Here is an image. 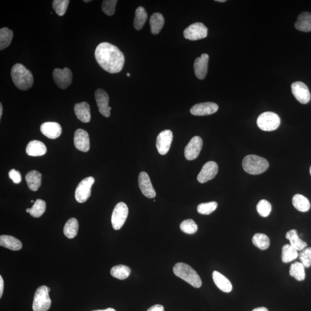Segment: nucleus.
Here are the masks:
<instances>
[{"mask_svg":"<svg viewBox=\"0 0 311 311\" xmlns=\"http://www.w3.org/2000/svg\"><path fill=\"white\" fill-rule=\"evenodd\" d=\"M95 56L98 64L108 73L117 74L122 70L125 57L115 45L107 42L100 44L96 48Z\"/></svg>","mask_w":311,"mask_h":311,"instance_id":"nucleus-1","label":"nucleus"},{"mask_svg":"<svg viewBox=\"0 0 311 311\" xmlns=\"http://www.w3.org/2000/svg\"><path fill=\"white\" fill-rule=\"evenodd\" d=\"M11 77L15 86L22 90L31 89L34 83L31 72L21 63H16L12 68Z\"/></svg>","mask_w":311,"mask_h":311,"instance_id":"nucleus-2","label":"nucleus"},{"mask_svg":"<svg viewBox=\"0 0 311 311\" xmlns=\"http://www.w3.org/2000/svg\"><path fill=\"white\" fill-rule=\"evenodd\" d=\"M175 276L180 278L190 285L194 288H199L202 285V281L200 277L193 268L185 263H178L173 268Z\"/></svg>","mask_w":311,"mask_h":311,"instance_id":"nucleus-3","label":"nucleus"},{"mask_svg":"<svg viewBox=\"0 0 311 311\" xmlns=\"http://www.w3.org/2000/svg\"><path fill=\"white\" fill-rule=\"evenodd\" d=\"M242 165L244 170L251 175L264 173L269 167L267 159L255 155L246 156L243 159Z\"/></svg>","mask_w":311,"mask_h":311,"instance_id":"nucleus-4","label":"nucleus"},{"mask_svg":"<svg viewBox=\"0 0 311 311\" xmlns=\"http://www.w3.org/2000/svg\"><path fill=\"white\" fill-rule=\"evenodd\" d=\"M50 289L42 285L36 291L33 301L32 309L34 311H47L49 310L51 301L49 293Z\"/></svg>","mask_w":311,"mask_h":311,"instance_id":"nucleus-5","label":"nucleus"},{"mask_svg":"<svg viewBox=\"0 0 311 311\" xmlns=\"http://www.w3.org/2000/svg\"><path fill=\"white\" fill-rule=\"evenodd\" d=\"M280 123V117L273 112L262 113L257 119L258 126L262 131L266 132L275 131L279 128Z\"/></svg>","mask_w":311,"mask_h":311,"instance_id":"nucleus-6","label":"nucleus"},{"mask_svg":"<svg viewBox=\"0 0 311 311\" xmlns=\"http://www.w3.org/2000/svg\"><path fill=\"white\" fill-rule=\"evenodd\" d=\"M128 207L124 202L117 204L111 216V223L115 230H119L122 227L128 218Z\"/></svg>","mask_w":311,"mask_h":311,"instance_id":"nucleus-7","label":"nucleus"},{"mask_svg":"<svg viewBox=\"0 0 311 311\" xmlns=\"http://www.w3.org/2000/svg\"><path fill=\"white\" fill-rule=\"evenodd\" d=\"M95 183L92 177H87L78 184L75 192V198L79 203L86 202L91 194V188Z\"/></svg>","mask_w":311,"mask_h":311,"instance_id":"nucleus-8","label":"nucleus"},{"mask_svg":"<svg viewBox=\"0 0 311 311\" xmlns=\"http://www.w3.org/2000/svg\"><path fill=\"white\" fill-rule=\"evenodd\" d=\"M53 77L56 85L62 89H67L71 85L73 78L72 71L68 68L54 69Z\"/></svg>","mask_w":311,"mask_h":311,"instance_id":"nucleus-9","label":"nucleus"},{"mask_svg":"<svg viewBox=\"0 0 311 311\" xmlns=\"http://www.w3.org/2000/svg\"><path fill=\"white\" fill-rule=\"evenodd\" d=\"M184 37L190 41H197L205 38L207 36V29L203 23L192 24L185 30Z\"/></svg>","mask_w":311,"mask_h":311,"instance_id":"nucleus-10","label":"nucleus"},{"mask_svg":"<svg viewBox=\"0 0 311 311\" xmlns=\"http://www.w3.org/2000/svg\"><path fill=\"white\" fill-rule=\"evenodd\" d=\"M173 140V133L170 130L160 133L156 139V148L162 155H165L170 149Z\"/></svg>","mask_w":311,"mask_h":311,"instance_id":"nucleus-11","label":"nucleus"},{"mask_svg":"<svg viewBox=\"0 0 311 311\" xmlns=\"http://www.w3.org/2000/svg\"><path fill=\"white\" fill-rule=\"evenodd\" d=\"M292 92L295 98L301 104L309 103L311 98L309 88L301 81H297L292 84Z\"/></svg>","mask_w":311,"mask_h":311,"instance_id":"nucleus-12","label":"nucleus"},{"mask_svg":"<svg viewBox=\"0 0 311 311\" xmlns=\"http://www.w3.org/2000/svg\"><path fill=\"white\" fill-rule=\"evenodd\" d=\"M96 104L100 113L108 118L110 116L111 107L109 106V96L104 90L98 89L95 93Z\"/></svg>","mask_w":311,"mask_h":311,"instance_id":"nucleus-13","label":"nucleus"},{"mask_svg":"<svg viewBox=\"0 0 311 311\" xmlns=\"http://www.w3.org/2000/svg\"><path fill=\"white\" fill-rule=\"evenodd\" d=\"M219 166L214 162H209L205 163L197 177L199 183H205L212 180L218 173Z\"/></svg>","mask_w":311,"mask_h":311,"instance_id":"nucleus-14","label":"nucleus"},{"mask_svg":"<svg viewBox=\"0 0 311 311\" xmlns=\"http://www.w3.org/2000/svg\"><path fill=\"white\" fill-rule=\"evenodd\" d=\"M202 146H203V141L200 137H193L185 148L186 159L188 161H193L197 159L200 153Z\"/></svg>","mask_w":311,"mask_h":311,"instance_id":"nucleus-15","label":"nucleus"},{"mask_svg":"<svg viewBox=\"0 0 311 311\" xmlns=\"http://www.w3.org/2000/svg\"><path fill=\"white\" fill-rule=\"evenodd\" d=\"M138 185L143 194L146 197L153 198L156 193L154 189L148 174L146 172H141L138 177Z\"/></svg>","mask_w":311,"mask_h":311,"instance_id":"nucleus-16","label":"nucleus"},{"mask_svg":"<svg viewBox=\"0 0 311 311\" xmlns=\"http://www.w3.org/2000/svg\"><path fill=\"white\" fill-rule=\"evenodd\" d=\"M218 109V105L214 103H202L192 107L190 109V113L196 116H205L216 113Z\"/></svg>","mask_w":311,"mask_h":311,"instance_id":"nucleus-17","label":"nucleus"},{"mask_svg":"<svg viewBox=\"0 0 311 311\" xmlns=\"http://www.w3.org/2000/svg\"><path fill=\"white\" fill-rule=\"evenodd\" d=\"M74 146L78 150L87 152L90 149L89 134L83 129H78L74 135Z\"/></svg>","mask_w":311,"mask_h":311,"instance_id":"nucleus-18","label":"nucleus"},{"mask_svg":"<svg viewBox=\"0 0 311 311\" xmlns=\"http://www.w3.org/2000/svg\"><path fill=\"white\" fill-rule=\"evenodd\" d=\"M209 59V55L205 53L202 54L200 57L195 59L194 63V72L196 76L199 79L203 80L206 77Z\"/></svg>","mask_w":311,"mask_h":311,"instance_id":"nucleus-19","label":"nucleus"},{"mask_svg":"<svg viewBox=\"0 0 311 311\" xmlns=\"http://www.w3.org/2000/svg\"><path fill=\"white\" fill-rule=\"evenodd\" d=\"M41 132L44 136L50 139L59 138L62 134V128L59 123L54 122H44L41 126Z\"/></svg>","mask_w":311,"mask_h":311,"instance_id":"nucleus-20","label":"nucleus"},{"mask_svg":"<svg viewBox=\"0 0 311 311\" xmlns=\"http://www.w3.org/2000/svg\"><path fill=\"white\" fill-rule=\"evenodd\" d=\"M75 116L80 121L89 123L90 121V106L87 102H81L75 104L74 107Z\"/></svg>","mask_w":311,"mask_h":311,"instance_id":"nucleus-21","label":"nucleus"},{"mask_svg":"<svg viewBox=\"0 0 311 311\" xmlns=\"http://www.w3.org/2000/svg\"><path fill=\"white\" fill-rule=\"evenodd\" d=\"M47 152V148L42 142L38 140L30 141L26 148V153L30 156H41Z\"/></svg>","mask_w":311,"mask_h":311,"instance_id":"nucleus-22","label":"nucleus"},{"mask_svg":"<svg viewBox=\"0 0 311 311\" xmlns=\"http://www.w3.org/2000/svg\"><path fill=\"white\" fill-rule=\"evenodd\" d=\"M212 276L214 283L222 291L225 293L232 291V283L224 275L219 273V271H214Z\"/></svg>","mask_w":311,"mask_h":311,"instance_id":"nucleus-23","label":"nucleus"},{"mask_svg":"<svg viewBox=\"0 0 311 311\" xmlns=\"http://www.w3.org/2000/svg\"><path fill=\"white\" fill-rule=\"evenodd\" d=\"M42 174L38 171L32 170L27 173L26 180L29 188L32 192H36L42 185Z\"/></svg>","mask_w":311,"mask_h":311,"instance_id":"nucleus-24","label":"nucleus"},{"mask_svg":"<svg viewBox=\"0 0 311 311\" xmlns=\"http://www.w3.org/2000/svg\"><path fill=\"white\" fill-rule=\"evenodd\" d=\"M295 26L298 31L305 32L311 31V14L304 12L299 15Z\"/></svg>","mask_w":311,"mask_h":311,"instance_id":"nucleus-25","label":"nucleus"},{"mask_svg":"<svg viewBox=\"0 0 311 311\" xmlns=\"http://www.w3.org/2000/svg\"><path fill=\"white\" fill-rule=\"evenodd\" d=\"M0 246L13 251L20 250L22 248V242L10 235H1L0 237Z\"/></svg>","mask_w":311,"mask_h":311,"instance_id":"nucleus-26","label":"nucleus"},{"mask_svg":"<svg viewBox=\"0 0 311 311\" xmlns=\"http://www.w3.org/2000/svg\"><path fill=\"white\" fill-rule=\"evenodd\" d=\"M286 238L290 241V245L297 251L301 252V251L307 248V243L300 239L296 229H292L287 232Z\"/></svg>","mask_w":311,"mask_h":311,"instance_id":"nucleus-27","label":"nucleus"},{"mask_svg":"<svg viewBox=\"0 0 311 311\" xmlns=\"http://www.w3.org/2000/svg\"><path fill=\"white\" fill-rule=\"evenodd\" d=\"M150 30L154 35L158 34L164 25V19L160 13L153 14L150 19Z\"/></svg>","mask_w":311,"mask_h":311,"instance_id":"nucleus-28","label":"nucleus"},{"mask_svg":"<svg viewBox=\"0 0 311 311\" xmlns=\"http://www.w3.org/2000/svg\"><path fill=\"white\" fill-rule=\"evenodd\" d=\"M292 204L296 209L301 212H307L311 207L309 199L301 194H296L294 196Z\"/></svg>","mask_w":311,"mask_h":311,"instance_id":"nucleus-29","label":"nucleus"},{"mask_svg":"<svg viewBox=\"0 0 311 311\" xmlns=\"http://www.w3.org/2000/svg\"><path fill=\"white\" fill-rule=\"evenodd\" d=\"M289 274L298 281H302L306 279L305 267L301 262H296L290 267Z\"/></svg>","mask_w":311,"mask_h":311,"instance_id":"nucleus-30","label":"nucleus"},{"mask_svg":"<svg viewBox=\"0 0 311 311\" xmlns=\"http://www.w3.org/2000/svg\"><path fill=\"white\" fill-rule=\"evenodd\" d=\"M148 19V14L145 8L139 7L135 10L134 19V27L135 30H140L143 29Z\"/></svg>","mask_w":311,"mask_h":311,"instance_id":"nucleus-31","label":"nucleus"},{"mask_svg":"<svg viewBox=\"0 0 311 311\" xmlns=\"http://www.w3.org/2000/svg\"><path fill=\"white\" fill-rule=\"evenodd\" d=\"M78 222L75 218L68 220L63 228V233L69 238H74L76 236L78 230Z\"/></svg>","mask_w":311,"mask_h":311,"instance_id":"nucleus-32","label":"nucleus"},{"mask_svg":"<svg viewBox=\"0 0 311 311\" xmlns=\"http://www.w3.org/2000/svg\"><path fill=\"white\" fill-rule=\"evenodd\" d=\"M14 37L13 31L7 27L0 30V50H2L10 46Z\"/></svg>","mask_w":311,"mask_h":311,"instance_id":"nucleus-33","label":"nucleus"},{"mask_svg":"<svg viewBox=\"0 0 311 311\" xmlns=\"http://www.w3.org/2000/svg\"><path fill=\"white\" fill-rule=\"evenodd\" d=\"M131 270L129 267L125 265L115 266L111 268L110 273L111 276L116 279L123 280H125L131 274Z\"/></svg>","mask_w":311,"mask_h":311,"instance_id":"nucleus-34","label":"nucleus"},{"mask_svg":"<svg viewBox=\"0 0 311 311\" xmlns=\"http://www.w3.org/2000/svg\"><path fill=\"white\" fill-rule=\"evenodd\" d=\"M298 251L290 244H285L282 249V261L283 263H289L296 259L298 256Z\"/></svg>","mask_w":311,"mask_h":311,"instance_id":"nucleus-35","label":"nucleus"},{"mask_svg":"<svg viewBox=\"0 0 311 311\" xmlns=\"http://www.w3.org/2000/svg\"><path fill=\"white\" fill-rule=\"evenodd\" d=\"M252 243L258 249L265 250L269 247L270 240L267 235L256 234L252 237Z\"/></svg>","mask_w":311,"mask_h":311,"instance_id":"nucleus-36","label":"nucleus"},{"mask_svg":"<svg viewBox=\"0 0 311 311\" xmlns=\"http://www.w3.org/2000/svg\"><path fill=\"white\" fill-rule=\"evenodd\" d=\"M46 209V202L42 199H38L34 202L32 207L30 208V215L35 218H38L43 215Z\"/></svg>","mask_w":311,"mask_h":311,"instance_id":"nucleus-37","label":"nucleus"},{"mask_svg":"<svg viewBox=\"0 0 311 311\" xmlns=\"http://www.w3.org/2000/svg\"><path fill=\"white\" fill-rule=\"evenodd\" d=\"M180 230L187 234H194L198 231V225L194 220L187 219L184 220L180 225Z\"/></svg>","mask_w":311,"mask_h":311,"instance_id":"nucleus-38","label":"nucleus"},{"mask_svg":"<svg viewBox=\"0 0 311 311\" xmlns=\"http://www.w3.org/2000/svg\"><path fill=\"white\" fill-rule=\"evenodd\" d=\"M69 2V0H54L53 2L54 10L59 16H62L67 10Z\"/></svg>","mask_w":311,"mask_h":311,"instance_id":"nucleus-39","label":"nucleus"},{"mask_svg":"<svg viewBox=\"0 0 311 311\" xmlns=\"http://www.w3.org/2000/svg\"><path fill=\"white\" fill-rule=\"evenodd\" d=\"M218 204L216 202H210L207 203L199 204L197 207V211L199 214L209 215L217 209Z\"/></svg>","mask_w":311,"mask_h":311,"instance_id":"nucleus-40","label":"nucleus"},{"mask_svg":"<svg viewBox=\"0 0 311 311\" xmlns=\"http://www.w3.org/2000/svg\"><path fill=\"white\" fill-rule=\"evenodd\" d=\"M256 210L259 215L262 217H267L270 214L272 207L270 202L265 199L259 201L256 206Z\"/></svg>","mask_w":311,"mask_h":311,"instance_id":"nucleus-41","label":"nucleus"},{"mask_svg":"<svg viewBox=\"0 0 311 311\" xmlns=\"http://www.w3.org/2000/svg\"><path fill=\"white\" fill-rule=\"evenodd\" d=\"M117 0H105L103 2L102 11L108 16H113L116 12Z\"/></svg>","mask_w":311,"mask_h":311,"instance_id":"nucleus-42","label":"nucleus"},{"mask_svg":"<svg viewBox=\"0 0 311 311\" xmlns=\"http://www.w3.org/2000/svg\"><path fill=\"white\" fill-rule=\"evenodd\" d=\"M299 258L305 268L311 267V247L304 249L301 251L298 255Z\"/></svg>","mask_w":311,"mask_h":311,"instance_id":"nucleus-43","label":"nucleus"},{"mask_svg":"<svg viewBox=\"0 0 311 311\" xmlns=\"http://www.w3.org/2000/svg\"><path fill=\"white\" fill-rule=\"evenodd\" d=\"M9 177L11 180H13L14 183L19 184L22 181V175L19 171H18L15 169L9 172Z\"/></svg>","mask_w":311,"mask_h":311,"instance_id":"nucleus-44","label":"nucleus"},{"mask_svg":"<svg viewBox=\"0 0 311 311\" xmlns=\"http://www.w3.org/2000/svg\"><path fill=\"white\" fill-rule=\"evenodd\" d=\"M147 311H164V308L162 305L156 304L149 308Z\"/></svg>","mask_w":311,"mask_h":311,"instance_id":"nucleus-45","label":"nucleus"},{"mask_svg":"<svg viewBox=\"0 0 311 311\" xmlns=\"http://www.w3.org/2000/svg\"><path fill=\"white\" fill-rule=\"evenodd\" d=\"M3 290H4V281H3L2 276H0V297H2L3 294Z\"/></svg>","mask_w":311,"mask_h":311,"instance_id":"nucleus-46","label":"nucleus"},{"mask_svg":"<svg viewBox=\"0 0 311 311\" xmlns=\"http://www.w3.org/2000/svg\"><path fill=\"white\" fill-rule=\"evenodd\" d=\"M252 311H268V310L267 309V308L262 307L256 308V309L252 310Z\"/></svg>","mask_w":311,"mask_h":311,"instance_id":"nucleus-47","label":"nucleus"},{"mask_svg":"<svg viewBox=\"0 0 311 311\" xmlns=\"http://www.w3.org/2000/svg\"><path fill=\"white\" fill-rule=\"evenodd\" d=\"M116 311L113 309H111V308H108V309H105V310H95V311Z\"/></svg>","mask_w":311,"mask_h":311,"instance_id":"nucleus-48","label":"nucleus"},{"mask_svg":"<svg viewBox=\"0 0 311 311\" xmlns=\"http://www.w3.org/2000/svg\"><path fill=\"white\" fill-rule=\"evenodd\" d=\"M2 108H3L2 105L1 103V104H0V119H1V117L2 116V111H3Z\"/></svg>","mask_w":311,"mask_h":311,"instance_id":"nucleus-49","label":"nucleus"},{"mask_svg":"<svg viewBox=\"0 0 311 311\" xmlns=\"http://www.w3.org/2000/svg\"><path fill=\"white\" fill-rule=\"evenodd\" d=\"M216 1L220 2H226V0H216Z\"/></svg>","mask_w":311,"mask_h":311,"instance_id":"nucleus-50","label":"nucleus"},{"mask_svg":"<svg viewBox=\"0 0 311 311\" xmlns=\"http://www.w3.org/2000/svg\"><path fill=\"white\" fill-rule=\"evenodd\" d=\"M84 2H91V0H87H87H84Z\"/></svg>","mask_w":311,"mask_h":311,"instance_id":"nucleus-51","label":"nucleus"},{"mask_svg":"<svg viewBox=\"0 0 311 311\" xmlns=\"http://www.w3.org/2000/svg\"><path fill=\"white\" fill-rule=\"evenodd\" d=\"M26 212L30 213V208H28V209H26Z\"/></svg>","mask_w":311,"mask_h":311,"instance_id":"nucleus-52","label":"nucleus"},{"mask_svg":"<svg viewBox=\"0 0 311 311\" xmlns=\"http://www.w3.org/2000/svg\"><path fill=\"white\" fill-rule=\"evenodd\" d=\"M127 75H128V77H130L131 76V74H130L129 73L127 74Z\"/></svg>","mask_w":311,"mask_h":311,"instance_id":"nucleus-53","label":"nucleus"},{"mask_svg":"<svg viewBox=\"0 0 311 311\" xmlns=\"http://www.w3.org/2000/svg\"><path fill=\"white\" fill-rule=\"evenodd\" d=\"M310 173H311V167L310 168Z\"/></svg>","mask_w":311,"mask_h":311,"instance_id":"nucleus-54","label":"nucleus"},{"mask_svg":"<svg viewBox=\"0 0 311 311\" xmlns=\"http://www.w3.org/2000/svg\"><path fill=\"white\" fill-rule=\"evenodd\" d=\"M31 202H32H32H34V201L32 200Z\"/></svg>","mask_w":311,"mask_h":311,"instance_id":"nucleus-55","label":"nucleus"}]
</instances>
